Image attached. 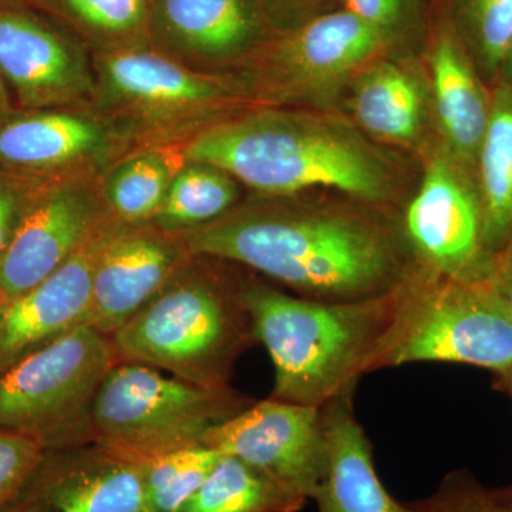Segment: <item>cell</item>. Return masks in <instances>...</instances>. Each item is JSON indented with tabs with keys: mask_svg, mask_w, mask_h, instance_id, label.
<instances>
[{
	"mask_svg": "<svg viewBox=\"0 0 512 512\" xmlns=\"http://www.w3.org/2000/svg\"><path fill=\"white\" fill-rule=\"evenodd\" d=\"M184 237L192 255L245 266L315 301L382 298L417 269L403 234L339 207L259 201Z\"/></svg>",
	"mask_w": 512,
	"mask_h": 512,
	"instance_id": "6da1fadb",
	"label": "cell"
},
{
	"mask_svg": "<svg viewBox=\"0 0 512 512\" xmlns=\"http://www.w3.org/2000/svg\"><path fill=\"white\" fill-rule=\"evenodd\" d=\"M183 157L215 165L269 197L332 188L379 201L392 187L386 161L356 130L302 111L261 109L227 117L192 136Z\"/></svg>",
	"mask_w": 512,
	"mask_h": 512,
	"instance_id": "7a4b0ae2",
	"label": "cell"
},
{
	"mask_svg": "<svg viewBox=\"0 0 512 512\" xmlns=\"http://www.w3.org/2000/svg\"><path fill=\"white\" fill-rule=\"evenodd\" d=\"M396 291L366 301L325 302L244 281L242 298L256 339L274 363L271 399L322 407L355 392L392 318Z\"/></svg>",
	"mask_w": 512,
	"mask_h": 512,
	"instance_id": "3957f363",
	"label": "cell"
},
{
	"mask_svg": "<svg viewBox=\"0 0 512 512\" xmlns=\"http://www.w3.org/2000/svg\"><path fill=\"white\" fill-rule=\"evenodd\" d=\"M217 259H190L110 336L120 362L165 370L171 376L227 389L239 357L258 343L242 284L215 271Z\"/></svg>",
	"mask_w": 512,
	"mask_h": 512,
	"instance_id": "277c9868",
	"label": "cell"
},
{
	"mask_svg": "<svg viewBox=\"0 0 512 512\" xmlns=\"http://www.w3.org/2000/svg\"><path fill=\"white\" fill-rule=\"evenodd\" d=\"M420 362L510 372L512 312L490 282L454 281L417 268L397 289L367 375Z\"/></svg>",
	"mask_w": 512,
	"mask_h": 512,
	"instance_id": "5b68a950",
	"label": "cell"
},
{
	"mask_svg": "<svg viewBox=\"0 0 512 512\" xmlns=\"http://www.w3.org/2000/svg\"><path fill=\"white\" fill-rule=\"evenodd\" d=\"M255 400L227 389L161 375L156 367L119 362L93 406V443L146 464L174 451L204 446L205 436Z\"/></svg>",
	"mask_w": 512,
	"mask_h": 512,
	"instance_id": "8992f818",
	"label": "cell"
},
{
	"mask_svg": "<svg viewBox=\"0 0 512 512\" xmlns=\"http://www.w3.org/2000/svg\"><path fill=\"white\" fill-rule=\"evenodd\" d=\"M93 69L96 113L130 138L195 136L242 100V87L228 77L192 69L154 47H104Z\"/></svg>",
	"mask_w": 512,
	"mask_h": 512,
	"instance_id": "52a82bcc",
	"label": "cell"
},
{
	"mask_svg": "<svg viewBox=\"0 0 512 512\" xmlns=\"http://www.w3.org/2000/svg\"><path fill=\"white\" fill-rule=\"evenodd\" d=\"M119 362L109 336L83 325L0 370V430L46 451L93 443L94 400Z\"/></svg>",
	"mask_w": 512,
	"mask_h": 512,
	"instance_id": "ba28073f",
	"label": "cell"
},
{
	"mask_svg": "<svg viewBox=\"0 0 512 512\" xmlns=\"http://www.w3.org/2000/svg\"><path fill=\"white\" fill-rule=\"evenodd\" d=\"M403 237L423 271L490 282L497 262L485 247L476 177L446 150L430 161L403 218Z\"/></svg>",
	"mask_w": 512,
	"mask_h": 512,
	"instance_id": "9c48e42d",
	"label": "cell"
},
{
	"mask_svg": "<svg viewBox=\"0 0 512 512\" xmlns=\"http://www.w3.org/2000/svg\"><path fill=\"white\" fill-rule=\"evenodd\" d=\"M204 446L239 458L308 500L325 471L322 409L269 397L214 427L205 436Z\"/></svg>",
	"mask_w": 512,
	"mask_h": 512,
	"instance_id": "30bf717a",
	"label": "cell"
},
{
	"mask_svg": "<svg viewBox=\"0 0 512 512\" xmlns=\"http://www.w3.org/2000/svg\"><path fill=\"white\" fill-rule=\"evenodd\" d=\"M109 214L92 174L47 180L0 259V291L6 303L52 275L83 247Z\"/></svg>",
	"mask_w": 512,
	"mask_h": 512,
	"instance_id": "8fae6325",
	"label": "cell"
},
{
	"mask_svg": "<svg viewBox=\"0 0 512 512\" xmlns=\"http://www.w3.org/2000/svg\"><path fill=\"white\" fill-rule=\"evenodd\" d=\"M0 76L20 111L92 103L96 74L76 40L42 16L0 2Z\"/></svg>",
	"mask_w": 512,
	"mask_h": 512,
	"instance_id": "7c38bea8",
	"label": "cell"
},
{
	"mask_svg": "<svg viewBox=\"0 0 512 512\" xmlns=\"http://www.w3.org/2000/svg\"><path fill=\"white\" fill-rule=\"evenodd\" d=\"M389 45L349 10L325 13L256 50L259 80L281 96L325 92L369 66Z\"/></svg>",
	"mask_w": 512,
	"mask_h": 512,
	"instance_id": "4fadbf2b",
	"label": "cell"
},
{
	"mask_svg": "<svg viewBox=\"0 0 512 512\" xmlns=\"http://www.w3.org/2000/svg\"><path fill=\"white\" fill-rule=\"evenodd\" d=\"M107 215L83 247L0 312V370L87 325L97 262L120 224Z\"/></svg>",
	"mask_w": 512,
	"mask_h": 512,
	"instance_id": "5bb4252c",
	"label": "cell"
},
{
	"mask_svg": "<svg viewBox=\"0 0 512 512\" xmlns=\"http://www.w3.org/2000/svg\"><path fill=\"white\" fill-rule=\"evenodd\" d=\"M191 256L184 232L120 222L97 262L87 325L110 338Z\"/></svg>",
	"mask_w": 512,
	"mask_h": 512,
	"instance_id": "9a60e30c",
	"label": "cell"
},
{
	"mask_svg": "<svg viewBox=\"0 0 512 512\" xmlns=\"http://www.w3.org/2000/svg\"><path fill=\"white\" fill-rule=\"evenodd\" d=\"M128 138L96 111L19 110L0 126V167L40 178L84 174L119 153Z\"/></svg>",
	"mask_w": 512,
	"mask_h": 512,
	"instance_id": "2e32d148",
	"label": "cell"
},
{
	"mask_svg": "<svg viewBox=\"0 0 512 512\" xmlns=\"http://www.w3.org/2000/svg\"><path fill=\"white\" fill-rule=\"evenodd\" d=\"M264 25L258 0H148V42L201 72L255 53Z\"/></svg>",
	"mask_w": 512,
	"mask_h": 512,
	"instance_id": "e0dca14e",
	"label": "cell"
},
{
	"mask_svg": "<svg viewBox=\"0 0 512 512\" xmlns=\"http://www.w3.org/2000/svg\"><path fill=\"white\" fill-rule=\"evenodd\" d=\"M26 491L35 493L32 510L146 512L144 464L96 443L46 451Z\"/></svg>",
	"mask_w": 512,
	"mask_h": 512,
	"instance_id": "ac0fdd59",
	"label": "cell"
},
{
	"mask_svg": "<svg viewBox=\"0 0 512 512\" xmlns=\"http://www.w3.org/2000/svg\"><path fill=\"white\" fill-rule=\"evenodd\" d=\"M431 86L444 150L476 177L478 151L491 114V92L450 20L429 52Z\"/></svg>",
	"mask_w": 512,
	"mask_h": 512,
	"instance_id": "d6986e66",
	"label": "cell"
},
{
	"mask_svg": "<svg viewBox=\"0 0 512 512\" xmlns=\"http://www.w3.org/2000/svg\"><path fill=\"white\" fill-rule=\"evenodd\" d=\"M353 394L346 392L322 409L326 464L312 500L318 512H412L383 487L373 464L372 444L356 419Z\"/></svg>",
	"mask_w": 512,
	"mask_h": 512,
	"instance_id": "ffe728a7",
	"label": "cell"
},
{
	"mask_svg": "<svg viewBox=\"0 0 512 512\" xmlns=\"http://www.w3.org/2000/svg\"><path fill=\"white\" fill-rule=\"evenodd\" d=\"M476 183L485 247L498 264L512 248V92L503 83L491 90V114L478 151Z\"/></svg>",
	"mask_w": 512,
	"mask_h": 512,
	"instance_id": "44dd1931",
	"label": "cell"
},
{
	"mask_svg": "<svg viewBox=\"0 0 512 512\" xmlns=\"http://www.w3.org/2000/svg\"><path fill=\"white\" fill-rule=\"evenodd\" d=\"M353 109L370 136L384 143L409 144L419 137L426 113L420 83L406 67L370 63L356 82Z\"/></svg>",
	"mask_w": 512,
	"mask_h": 512,
	"instance_id": "7402d4cb",
	"label": "cell"
},
{
	"mask_svg": "<svg viewBox=\"0 0 512 512\" xmlns=\"http://www.w3.org/2000/svg\"><path fill=\"white\" fill-rule=\"evenodd\" d=\"M306 498L237 457L221 454L210 476L178 512H298Z\"/></svg>",
	"mask_w": 512,
	"mask_h": 512,
	"instance_id": "603a6c76",
	"label": "cell"
},
{
	"mask_svg": "<svg viewBox=\"0 0 512 512\" xmlns=\"http://www.w3.org/2000/svg\"><path fill=\"white\" fill-rule=\"evenodd\" d=\"M238 195L237 180L227 171L208 163L184 160L151 222L167 231H191L237 207Z\"/></svg>",
	"mask_w": 512,
	"mask_h": 512,
	"instance_id": "cb8c5ba5",
	"label": "cell"
},
{
	"mask_svg": "<svg viewBox=\"0 0 512 512\" xmlns=\"http://www.w3.org/2000/svg\"><path fill=\"white\" fill-rule=\"evenodd\" d=\"M181 165L158 148L138 151L117 161L101 185L107 208L124 224L153 221Z\"/></svg>",
	"mask_w": 512,
	"mask_h": 512,
	"instance_id": "d4e9b609",
	"label": "cell"
},
{
	"mask_svg": "<svg viewBox=\"0 0 512 512\" xmlns=\"http://www.w3.org/2000/svg\"><path fill=\"white\" fill-rule=\"evenodd\" d=\"M450 22L485 83L500 80L512 39V0H448Z\"/></svg>",
	"mask_w": 512,
	"mask_h": 512,
	"instance_id": "484cf974",
	"label": "cell"
},
{
	"mask_svg": "<svg viewBox=\"0 0 512 512\" xmlns=\"http://www.w3.org/2000/svg\"><path fill=\"white\" fill-rule=\"evenodd\" d=\"M207 446L185 448L144 464L146 512H178L220 460Z\"/></svg>",
	"mask_w": 512,
	"mask_h": 512,
	"instance_id": "4316f807",
	"label": "cell"
},
{
	"mask_svg": "<svg viewBox=\"0 0 512 512\" xmlns=\"http://www.w3.org/2000/svg\"><path fill=\"white\" fill-rule=\"evenodd\" d=\"M56 2L80 28L100 39L104 47L144 45V40H148V0Z\"/></svg>",
	"mask_w": 512,
	"mask_h": 512,
	"instance_id": "83f0119b",
	"label": "cell"
},
{
	"mask_svg": "<svg viewBox=\"0 0 512 512\" xmlns=\"http://www.w3.org/2000/svg\"><path fill=\"white\" fill-rule=\"evenodd\" d=\"M45 454V448L36 440L0 430V507L22 498L42 466Z\"/></svg>",
	"mask_w": 512,
	"mask_h": 512,
	"instance_id": "f1b7e54d",
	"label": "cell"
},
{
	"mask_svg": "<svg viewBox=\"0 0 512 512\" xmlns=\"http://www.w3.org/2000/svg\"><path fill=\"white\" fill-rule=\"evenodd\" d=\"M407 505L412 512H505L500 491L487 490L467 471H453L436 493Z\"/></svg>",
	"mask_w": 512,
	"mask_h": 512,
	"instance_id": "f546056e",
	"label": "cell"
},
{
	"mask_svg": "<svg viewBox=\"0 0 512 512\" xmlns=\"http://www.w3.org/2000/svg\"><path fill=\"white\" fill-rule=\"evenodd\" d=\"M50 178L33 177L0 167V259L8 251L30 202Z\"/></svg>",
	"mask_w": 512,
	"mask_h": 512,
	"instance_id": "4dcf8cb0",
	"label": "cell"
},
{
	"mask_svg": "<svg viewBox=\"0 0 512 512\" xmlns=\"http://www.w3.org/2000/svg\"><path fill=\"white\" fill-rule=\"evenodd\" d=\"M345 9L372 26L390 43L412 26L416 0H343Z\"/></svg>",
	"mask_w": 512,
	"mask_h": 512,
	"instance_id": "1f68e13d",
	"label": "cell"
},
{
	"mask_svg": "<svg viewBox=\"0 0 512 512\" xmlns=\"http://www.w3.org/2000/svg\"><path fill=\"white\" fill-rule=\"evenodd\" d=\"M316 0H258L265 19L271 20L275 25L284 26L311 6Z\"/></svg>",
	"mask_w": 512,
	"mask_h": 512,
	"instance_id": "d6a6232c",
	"label": "cell"
},
{
	"mask_svg": "<svg viewBox=\"0 0 512 512\" xmlns=\"http://www.w3.org/2000/svg\"><path fill=\"white\" fill-rule=\"evenodd\" d=\"M490 284L512 312V248L501 256Z\"/></svg>",
	"mask_w": 512,
	"mask_h": 512,
	"instance_id": "836d02e7",
	"label": "cell"
},
{
	"mask_svg": "<svg viewBox=\"0 0 512 512\" xmlns=\"http://www.w3.org/2000/svg\"><path fill=\"white\" fill-rule=\"evenodd\" d=\"M18 111V107H16L15 101H13L12 94H10L5 80L0 76V126L5 121H8L10 117L15 116Z\"/></svg>",
	"mask_w": 512,
	"mask_h": 512,
	"instance_id": "e575fe53",
	"label": "cell"
},
{
	"mask_svg": "<svg viewBox=\"0 0 512 512\" xmlns=\"http://www.w3.org/2000/svg\"><path fill=\"white\" fill-rule=\"evenodd\" d=\"M498 83H503L512 92V39L510 46H508L507 53H505L503 67H501L500 80Z\"/></svg>",
	"mask_w": 512,
	"mask_h": 512,
	"instance_id": "d590c367",
	"label": "cell"
},
{
	"mask_svg": "<svg viewBox=\"0 0 512 512\" xmlns=\"http://www.w3.org/2000/svg\"><path fill=\"white\" fill-rule=\"evenodd\" d=\"M498 376H500V386L503 387L505 392L510 393L512 397V369L510 372H505L503 375ZM510 493L512 494V488H510Z\"/></svg>",
	"mask_w": 512,
	"mask_h": 512,
	"instance_id": "8d00e7d4",
	"label": "cell"
},
{
	"mask_svg": "<svg viewBox=\"0 0 512 512\" xmlns=\"http://www.w3.org/2000/svg\"><path fill=\"white\" fill-rule=\"evenodd\" d=\"M16 504H18V501L13 504L2 505V507H0V512H29L26 505H19L18 507Z\"/></svg>",
	"mask_w": 512,
	"mask_h": 512,
	"instance_id": "74e56055",
	"label": "cell"
},
{
	"mask_svg": "<svg viewBox=\"0 0 512 512\" xmlns=\"http://www.w3.org/2000/svg\"><path fill=\"white\" fill-rule=\"evenodd\" d=\"M501 498H503L504 511L512 512V494L510 490L500 491Z\"/></svg>",
	"mask_w": 512,
	"mask_h": 512,
	"instance_id": "f35d334b",
	"label": "cell"
},
{
	"mask_svg": "<svg viewBox=\"0 0 512 512\" xmlns=\"http://www.w3.org/2000/svg\"><path fill=\"white\" fill-rule=\"evenodd\" d=\"M5 305H6L5 296H3L2 291H0V312H2V309L5 308Z\"/></svg>",
	"mask_w": 512,
	"mask_h": 512,
	"instance_id": "ab89813d",
	"label": "cell"
},
{
	"mask_svg": "<svg viewBox=\"0 0 512 512\" xmlns=\"http://www.w3.org/2000/svg\"><path fill=\"white\" fill-rule=\"evenodd\" d=\"M0 2H3V0H0Z\"/></svg>",
	"mask_w": 512,
	"mask_h": 512,
	"instance_id": "60d3db41",
	"label": "cell"
}]
</instances>
